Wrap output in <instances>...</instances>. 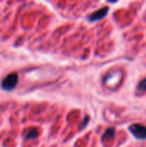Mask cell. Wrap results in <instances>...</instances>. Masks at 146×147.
<instances>
[{
    "label": "cell",
    "instance_id": "277c9868",
    "mask_svg": "<svg viewBox=\"0 0 146 147\" xmlns=\"http://www.w3.org/2000/svg\"><path fill=\"white\" fill-rule=\"evenodd\" d=\"M115 134V128L114 127H109L106 130L104 134L102 135V140H107L110 138H113Z\"/></svg>",
    "mask_w": 146,
    "mask_h": 147
},
{
    "label": "cell",
    "instance_id": "5b68a950",
    "mask_svg": "<svg viewBox=\"0 0 146 147\" xmlns=\"http://www.w3.org/2000/svg\"><path fill=\"white\" fill-rule=\"evenodd\" d=\"M39 135V132L36 128H31L29 129V131L27 133L26 136H25V139L26 140H31V139H35L37 136Z\"/></svg>",
    "mask_w": 146,
    "mask_h": 147
},
{
    "label": "cell",
    "instance_id": "3957f363",
    "mask_svg": "<svg viewBox=\"0 0 146 147\" xmlns=\"http://www.w3.org/2000/svg\"><path fill=\"white\" fill-rule=\"evenodd\" d=\"M109 10V8L108 6H105V7H102L100 9L95 11L94 13H92L89 16V20L90 22H96V21H98V20H101L102 19L103 17H105L108 14Z\"/></svg>",
    "mask_w": 146,
    "mask_h": 147
},
{
    "label": "cell",
    "instance_id": "7a4b0ae2",
    "mask_svg": "<svg viewBox=\"0 0 146 147\" xmlns=\"http://www.w3.org/2000/svg\"><path fill=\"white\" fill-rule=\"evenodd\" d=\"M129 130L131 134L136 137L139 140H145L146 139V127L139 124V123H133L129 127Z\"/></svg>",
    "mask_w": 146,
    "mask_h": 147
},
{
    "label": "cell",
    "instance_id": "8992f818",
    "mask_svg": "<svg viewBox=\"0 0 146 147\" xmlns=\"http://www.w3.org/2000/svg\"><path fill=\"white\" fill-rule=\"evenodd\" d=\"M138 90H139V91H145L146 90V78L145 79H143L140 83H139V86H138Z\"/></svg>",
    "mask_w": 146,
    "mask_h": 147
},
{
    "label": "cell",
    "instance_id": "6da1fadb",
    "mask_svg": "<svg viewBox=\"0 0 146 147\" xmlns=\"http://www.w3.org/2000/svg\"><path fill=\"white\" fill-rule=\"evenodd\" d=\"M18 83V75L15 72L9 73L1 82V87L6 91L14 90Z\"/></svg>",
    "mask_w": 146,
    "mask_h": 147
}]
</instances>
